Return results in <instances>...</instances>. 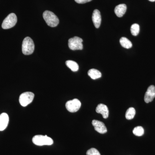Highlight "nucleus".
<instances>
[{"mask_svg":"<svg viewBox=\"0 0 155 155\" xmlns=\"http://www.w3.org/2000/svg\"><path fill=\"white\" fill-rule=\"evenodd\" d=\"M66 64L67 67L73 72H77L79 69L78 64L75 61L69 60L66 61Z\"/></svg>","mask_w":155,"mask_h":155,"instance_id":"nucleus-15","label":"nucleus"},{"mask_svg":"<svg viewBox=\"0 0 155 155\" xmlns=\"http://www.w3.org/2000/svg\"><path fill=\"white\" fill-rule=\"evenodd\" d=\"M34 96V94L31 92L23 93L19 96V103L22 107H26L32 102Z\"/></svg>","mask_w":155,"mask_h":155,"instance_id":"nucleus-6","label":"nucleus"},{"mask_svg":"<svg viewBox=\"0 0 155 155\" xmlns=\"http://www.w3.org/2000/svg\"><path fill=\"white\" fill-rule=\"evenodd\" d=\"M32 142L35 144L39 146L44 145H51L54 143L52 139L47 135H37L32 138Z\"/></svg>","mask_w":155,"mask_h":155,"instance_id":"nucleus-3","label":"nucleus"},{"mask_svg":"<svg viewBox=\"0 0 155 155\" xmlns=\"http://www.w3.org/2000/svg\"><path fill=\"white\" fill-rule=\"evenodd\" d=\"M155 97V87L150 85L149 87L144 96V101L146 103L152 101Z\"/></svg>","mask_w":155,"mask_h":155,"instance_id":"nucleus-9","label":"nucleus"},{"mask_svg":"<svg viewBox=\"0 0 155 155\" xmlns=\"http://www.w3.org/2000/svg\"><path fill=\"white\" fill-rule=\"evenodd\" d=\"M130 31L134 36H137L138 35L140 32L139 25L137 23L133 24L130 27Z\"/></svg>","mask_w":155,"mask_h":155,"instance_id":"nucleus-18","label":"nucleus"},{"mask_svg":"<svg viewBox=\"0 0 155 155\" xmlns=\"http://www.w3.org/2000/svg\"><path fill=\"white\" fill-rule=\"evenodd\" d=\"M81 107V103L77 99L68 101L66 104L67 110L70 113H75L80 109Z\"/></svg>","mask_w":155,"mask_h":155,"instance_id":"nucleus-7","label":"nucleus"},{"mask_svg":"<svg viewBox=\"0 0 155 155\" xmlns=\"http://www.w3.org/2000/svg\"><path fill=\"white\" fill-rule=\"evenodd\" d=\"M120 43L122 47L129 49L132 47V44L129 40L125 37L121 38L120 39Z\"/></svg>","mask_w":155,"mask_h":155,"instance_id":"nucleus-16","label":"nucleus"},{"mask_svg":"<svg viewBox=\"0 0 155 155\" xmlns=\"http://www.w3.org/2000/svg\"><path fill=\"white\" fill-rule=\"evenodd\" d=\"M96 112L98 114H102L104 119H107L109 116V111L107 107L104 104L98 105L96 109Z\"/></svg>","mask_w":155,"mask_h":155,"instance_id":"nucleus-10","label":"nucleus"},{"mask_svg":"<svg viewBox=\"0 0 155 155\" xmlns=\"http://www.w3.org/2000/svg\"><path fill=\"white\" fill-rule=\"evenodd\" d=\"M43 17L47 25L51 27H56L59 23L58 17L51 11H45L43 14Z\"/></svg>","mask_w":155,"mask_h":155,"instance_id":"nucleus-1","label":"nucleus"},{"mask_svg":"<svg viewBox=\"0 0 155 155\" xmlns=\"http://www.w3.org/2000/svg\"><path fill=\"white\" fill-rule=\"evenodd\" d=\"M136 114L135 109L133 107L128 108L125 114V118L127 120H131L134 118Z\"/></svg>","mask_w":155,"mask_h":155,"instance_id":"nucleus-17","label":"nucleus"},{"mask_svg":"<svg viewBox=\"0 0 155 155\" xmlns=\"http://www.w3.org/2000/svg\"><path fill=\"white\" fill-rule=\"evenodd\" d=\"M22 53L24 54H31L35 50L34 43L32 39L29 37H25L22 42Z\"/></svg>","mask_w":155,"mask_h":155,"instance_id":"nucleus-2","label":"nucleus"},{"mask_svg":"<svg viewBox=\"0 0 155 155\" xmlns=\"http://www.w3.org/2000/svg\"><path fill=\"white\" fill-rule=\"evenodd\" d=\"M87 74L92 79L94 80L100 78L102 76L101 73L99 70L94 69H90L87 72Z\"/></svg>","mask_w":155,"mask_h":155,"instance_id":"nucleus-14","label":"nucleus"},{"mask_svg":"<svg viewBox=\"0 0 155 155\" xmlns=\"http://www.w3.org/2000/svg\"><path fill=\"white\" fill-rule=\"evenodd\" d=\"M17 21V18L16 14L14 13H11L4 19L2 24V27L3 29H5L11 28L15 26Z\"/></svg>","mask_w":155,"mask_h":155,"instance_id":"nucleus-4","label":"nucleus"},{"mask_svg":"<svg viewBox=\"0 0 155 155\" xmlns=\"http://www.w3.org/2000/svg\"><path fill=\"white\" fill-rule=\"evenodd\" d=\"M149 1H150V2H155V0H149Z\"/></svg>","mask_w":155,"mask_h":155,"instance_id":"nucleus-22","label":"nucleus"},{"mask_svg":"<svg viewBox=\"0 0 155 155\" xmlns=\"http://www.w3.org/2000/svg\"><path fill=\"white\" fill-rule=\"evenodd\" d=\"M87 155H101L99 152L96 149L92 148L88 150L86 153Z\"/></svg>","mask_w":155,"mask_h":155,"instance_id":"nucleus-20","label":"nucleus"},{"mask_svg":"<svg viewBox=\"0 0 155 155\" xmlns=\"http://www.w3.org/2000/svg\"><path fill=\"white\" fill-rule=\"evenodd\" d=\"M9 121V116L6 113H2L0 115V131L6 129Z\"/></svg>","mask_w":155,"mask_h":155,"instance_id":"nucleus-12","label":"nucleus"},{"mask_svg":"<svg viewBox=\"0 0 155 155\" xmlns=\"http://www.w3.org/2000/svg\"><path fill=\"white\" fill-rule=\"evenodd\" d=\"M75 2L78 4H84L91 2L92 0H75Z\"/></svg>","mask_w":155,"mask_h":155,"instance_id":"nucleus-21","label":"nucleus"},{"mask_svg":"<svg viewBox=\"0 0 155 155\" xmlns=\"http://www.w3.org/2000/svg\"><path fill=\"white\" fill-rule=\"evenodd\" d=\"M144 129L141 126H137L134 127L133 130L134 134L137 136H141L144 134Z\"/></svg>","mask_w":155,"mask_h":155,"instance_id":"nucleus-19","label":"nucleus"},{"mask_svg":"<svg viewBox=\"0 0 155 155\" xmlns=\"http://www.w3.org/2000/svg\"><path fill=\"white\" fill-rule=\"evenodd\" d=\"M83 40L80 38L75 36L69 39L68 41V46L70 49L75 50H81L83 49L82 44Z\"/></svg>","mask_w":155,"mask_h":155,"instance_id":"nucleus-5","label":"nucleus"},{"mask_svg":"<svg viewBox=\"0 0 155 155\" xmlns=\"http://www.w3.org/2000/svg\"><path fill=\"white\" fill-rule=\"evenodd\" d=\"M93 126H94L95 130L100 134H104L107 133V127L103 122L96 120H93L92 122Z\"/></svg>","mask_w":155,"mask_h":155,"instance_id":"nucleus-8","label":"nucleus"},{"mask_svg":"<svg viewBox=\"0 0 155 155\" xmlns=\"http://www.w3.org/2000/svg\"><path fill=\"white\" fill-rule=\"evenodd\" d=\"M92 21L95 28H99L101 22V17L99 10L96 9L94 11L92 14Z\"/></svg>","mask_w":155,"mask_h":155,"instance_id":"nucleus-11","label":"nucleus"},{"mask_svg":"<svg viewBox=\"0 0 155 155\" xmlns=\"http://www.w3.org/2000/svg\"><path fill=\"white\" fill-rule=\"evenodd\" d=\"M127 10V6L125 4H120L116 6L114 10L115 14L119 17H122Z\"/></svg>","mask_w":155,"mask_h":155,"instance_id":"nucleus-13","label":"nucleus"}]
</instances>
